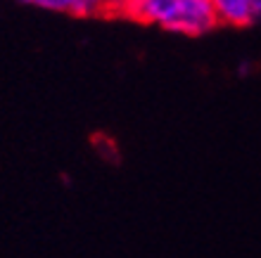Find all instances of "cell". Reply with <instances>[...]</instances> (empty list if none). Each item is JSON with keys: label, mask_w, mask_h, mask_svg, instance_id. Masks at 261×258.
I'll return each instance as SVG.
<instances>
[{"label": "cell", "mask_w": 261, "mask_h": 258, "mask_svg": "<svg viewBox=\"0 0 261 258\" xmlns=\"http://www.w3.org/2000/svg\"><path fill=\"white\" fill-rule=\"evenodd\" d=\"M209 3L214 7L216 21L226 24V26H249L261 14L256 0H209Z\"/></svg>", "instance_id": "1"}, {"label": "cell", "mask_w": 261, "mask_h": 258, "mask_svg": "<svg viewBox=\"0 0 261 258\" xmlns=\"http://www.w3.org/2000/svg\"><path fill=\"white\" fill-rule=\"evenodd\" d=\"M34 5L50 10V12H67V14H76L81 10V0H34Z\"/></svg>", "instance_id": "2"}, {"label": "cell", "mask_w": 261, "mask_h": 258, "mask_svg": "<svg viewBox=\"0 0 261 258\" xmlns=\"http://www.w3.org/2000/svg\"><path fill=\"white\" fill-rule=\"evenodd\" d=\"M21 3H34V0H21Z\"/></svg>", "instance_id": "3"}, {"label": "cell", "mask_w": 261, "mask_h": 258, "mask_svg": "<svg viewBox=\"0 0 261 258\" xmlns=\"http://www.w3.org/2000/svg\"><path fill=\"white\" fill-rule=\"evenodd\" d=\"M256 5H259V7H261V0H256Z\"/></svg>", "instance_id": "4"}]
</instances>
